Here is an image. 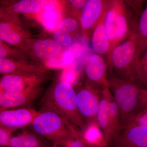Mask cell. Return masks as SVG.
Instances as JSON below:
<instances>
[{"instance_id": "cell-1", "label": "cell", "mask_w": 147, "mask_h": 147, "mask_svg": "<svg viewBox=\"0 0 147 147\" xmlns=\"http://www.w3.org/2000/svg\"><path fill=\"white\" fill-rule=\"evenodd\" d=\"M109 88L119 110L122 128L147 108V90L111 74Z\"/></svg>"}, {"instance_id": "cell-2", "label": "cell", "mask_w": 147, "mask_h": 147, "mask_svg": "<svg viewBox=\"0 0 147 147\" xmlns=\"http://www.w3.org/2000/svg\"><path fill=\"white\" fill-rule=\"evenodd\" d=\"M31 125L35 132L55 146L69 142L79 130L57 111L44 106Z\"/></svg>"}, {"instance_id": "cell-3", "label": "cell", "mask_w": 147, "mask_h": 147, "mask_svg": "<svg viewBox=\"0 0 147 147\" xmlns=\"http://www.w3.org/2000/svg\"><path fill=\"white\" fill-rule=\"evenodd\" d=\"M137 26L128 37L114 48L107 61L111 74L117 78L136 82L140 57Z\"/></svg>"}, {"instance_id": "cell-4", "label": "cell", "mask_w": 147, "mask_h": 147, "mask_svg": "<svg viewBox=\"0 0 147 147\" xmlns=\"http://www.w3.org/2000/svg\"><path fill=\"white\" fill-rule=\"evenodd\" d=\"M43 106L52 108L82 131L86 126L78 110L76 91L71 84L61 81L46 92Z\"/></svg>"}, {"instance_id": "cell-5", "label": "cell", "mask_w": 147, "mask_h": 147, "mask_svg": "<svg viewBox=\"0 0 147 147\" xmlns=\"http://www.w3.org/2000/svg\"><path fill=\"white\" fill-rule=\"evenodd\" d=\"M127 5L125 0L106 1L105 26L110 43L107 61L114 48L126 39L134 30L130 28Z\"/></svg>"}, {"instance_id": "cell-6", "label": "cell", "mask_w": 147, "mask_h": 147, "mask_svg": "<svg viewBox=\"0 0 147 147\" xmlns=\"http://www.w3.org/2000/svg\"><path fill=\"white\" fill-rule=\"evenodd\" d=\"M102 90L88 84L76 91L78 110L86 126L97 123L96 115Z\"/></svg>"}, {"instance_id": "cell-7", "label": "cell", "mask_w": 147, "mask_h": 147, "mask_svg": "<svg viewBox=\"0 0 147 147\" xmlns=\"http://www.w3.org/2000/svg\"><path fill=\"white\" fill-rule=\"evenodd\" d=\"M42 92L40 86L19 91L0 90L1 110L28 106Z\"/></svg>"}, {"instance_id": "cell-8", "label": "cell", "mask_w": 147, "mask_h": 147, "mask_svg": "<svg viewBox=\"0 0 147 147\" xmlns=\"http://www.w3.org/2000/svg\"><path fill=\"white\" fill-rule=\"evenodd\" d=\"M39 113L30 107L1 110L0 126L16 130L31 125Z\"/></svg>"}, {"instance_id": "cell-9", "label": "cell", "mask_w": 147, "mask_h": 147, "mask_svg": "<svg viewBox=\"0 0 147 147\" xmlns=\"http://www.w3.org/2000/svg\"><path fill=\"white\" fill-rule=\"evenodd\" d=\"M123 147H147V127L127 125L121 129L110 146Z\"/></svg>"}, {"instance_id": "cell-10", "label": "cell", "mask_w": 147, "mask_h": 147, "mask_svg": "<svg viewBox=\"0 0 147 147\" xmlns=\"http://www.w3.org/2000/svg\"><path fill=\"white\" fill-rule=\"evenodd\" d=\"M108 65L102 56L94 54L90 56L85 68V74L90 84L102 90L109 86L107 74Z\"/></svg>"}, {"instance_id": "cell-11", "label": "cell", "mask_w": 147, "mask_h": 147, "mask_svg": "<svg viewBox=\"0 0 147 147\" xmlns=\"http://www.w3.org/2000/svg\"><path fill=\"white\" fill-rule=\"evenodd\" d=\"M42 78L37 74H8L0 81V90L19 91L40 86Z\"/></svg>"}, {"instance_id": "cell-12", "label": "cell", "mask_w": 147, "mask_h": 147, "mask_svg": "<svg viewBox=\"0 0 147 147\" xmlns=\"http://www.w3.org/2000/svg\"><path fill=\"white\" fill-rule=\"evenodd\" d=\"M107 0H87L82 9L81 24L83 30L94 28L105 12Z\"/></svg>"}, {"instance_id": "cell-13", "label": "cell", "mask_w": 147, "mask_h": 147, "mask_svg": "<svg viewBox=\"0 0 147 147\" xmlns=\"http://www.w3.org/2000/svg\"><path fill=\"white\" fill-rule=\"evenodd\" d=\"M109 86L105 87L102 90L96 115V121L98 126L102 130L110 145L113 139V135L109 113Z\"/></svg>"}, {"instance_id": "cell-14", "label": "cell", "mask_w": 147, "mask_h": 147, "mask_svg": "<svg viewBox=\"0 0 147 147\" xmlns=\"http://www.w3.org/2000/svg\"><path fill=\"white\" fill-rule=\"evenodd\" d=\"M105 11L94 27L92 38V47L96 54L107 57L110 43L105 26Z\"/></svg>"}, {"instance_id": "cell-15", "label": "cell", "mask_w": 147, "mask_h": 147, "mask_svg": "<svg viewBox=\"0 0 147 147\" xmlns=\"http://www.w3.org/2000/svg\"><path fill=\"white\" fill-rule=\"evenodd\" d=\"M51 144L36 132L25 130L11 137L9 147H52Z\"/></svg>"}, {"instance_id": "cell-16", "label": "cell", "mask_w": 147, "mask_h": 147, "mask_svg": "<svg viewBox=\"0 0 147 147\" xmlns=\"http://www.w3.org/2000/svg\"><path fill=\"white\" fill-rule=\"evenodd\" d=\"M79 133L88 147H108L110 146L97 123L87 125L84 130L79 131Z\"/></svg>"}, {"instance_id": "cell-17", "label": "cell", "mask_w": 147, "mask_h": 147, "mask_svg": "<svg viewBox=\"0 0 147 147\" xmlns=\"http://www.w3.org/2000/svg\"><path fill=\"white\" fill-rule=\"evenodd\" d=\"M33 49L37 57L41 59H49L59 54L61 47L55 40L45 39L36 41Z\"/></svg>"}, {"instance_id": "cell-18", "label": "cell", "mask_w": 147, "mask_h": 147, "mask_svg": "<svg viewBox=\"0 0 147 147\" xmlns=\"http://www.w3.org/2000/svg\"><path fill=\"white\" fill-rule=\"evenodd\" d=\"M76 59V56L70 47L67 50L49 59L45 64L49 68L65 69L74 63Z\"/></svg>"}, {"instance_id": "cell-19", "label": "cell", "mask_w": 147, "mask_h": 147, "mask_svg": "<svg viewBox=\"0 0 147 147\" xmlns=\"http://www.w3.org/2000/svg\"><path fill=\"white\" fill-rule=\"evenodd\" d=\"M137 32L139 38V55L141 58L147 49V5L137 23Z\"/></svg>"}, {"instance_id": "cell-20", "label": "cell", "mask_w": 147, "mask_h": 147, "mask_svg": "<svg viewBox=\"0 0 147 147\" xmlns=\"http://www.w3.org/2000/svg\"><path fill=\"white\" fill-rule=\"evenodd\" d=\"M61 11L59 10H42L40 12V21L47 30H57L61 22Z\"/></svg>"}, {"instance_id": "cell-21", "label": "cell", "mask_w": 147, "mask_h": 147, "mask_svg": "<svg viewBox=\"0 0 147 147\" xmlns=\"http://www.w3.org/2000/svg\"><path fill=\"white\" fill-rule=\"evenodd\" d=\"M11 10L15 13H38L42 9L32 0H20L12 6Z\"/></svg>"}, {"instance_id": "cell-22", "label": "cell", "mask_w": 147, "mask_h": 147, "mask_svg": "<svg viewBox=\"0 0 147 147\" xmlns=\"http://www.w3.org/2000/svg\"><path fill=\"white\" fill-rule=\"evenodd\" d=\"M136 82L147 90V49L140 58L137 66Z\"/></svg>"}, {"instance_id": "cell-23", "label": "cell", "mask_w": 147, "mask_h": 147, "mask_svg": "<svg viewBox=\"0 0 147 147\" xmlns=\"http://www.w3.org/2000/svg\"><path fill=\"white\" fill-rule=\"evenodd\" d=\"M0 38L11 44H16L20 41L19 35L14 31L7 23H1L0 25Z\"/></svg>"}, {"instance_id": "cell-24", "label": "cell", "mask_w": 147, "mask_h": 147, "mask_svg": "<svg viewBox=\"0 0 147 147\" xmlns=\"http://www.w3.org/2000/svg\"><path fill=\"white\" fill-rule=\"evenodd\" d=\"M78 76V70L76 68L75 62L68 67L64 69L61 77V81L72 84L77 79Z\"/></svg>"}, {"instance_id": "cell-25", "label": "cell", "mask_w": 147, "mask_h": 147, "mask_svg": "<svg viewBox=\"0 0 147 147\" xmlns=\"http://www.w3.org/2000/svg\"><path fill=\"white\" fill-rule=\"evenodd\" d=\"M43 10H61L62 3L61 0H32Z\"/></svg>"}, {"instance_id": "cell-26", "label": "cell", "mask_w": 147, "mask_h": 147, "mask_svg": "<svg viewBox=\"0 0 147 147\" xmlns=\"http://www.w3.org/2000/svg\"><path fill=\"white\" fill-rule=\"evenodd\" d=\"M54 40L61 45L64 46L70 45L72 42V39L69 33L61 30L57 29L53 35Z\"/></svg>"}, {"instance_id": "cell-27", "label": "cell", "mask_w": 147, "mask_h": 147, "mask_svg": "<svg viewBox=\"0 0 147 147\" xmlns=\"http://www.w3.org/2000/svg\"><path fill=\"white\" fill-rule=\"evenodd\" d=\"M78 26L77 21L74 18H67L61 21L57 29L69 33L76 30Z\"/></svg>"}, {"instance_id": "cell-28", "label": "cell", "mask_w": 147, "mask_h": 147, "mask_svg": "<svg viewBox=\"0 0 147 147\" xmlns=\"http://www.w3.org/2000/svg\"><path fill=\"white\" fill-rule=\"evenodd\" d=\"M16 129L0 126V145L2 147L9 146L11 134Z\"/></svg>"}, {"instance_id": "cell-29", "label": "cell", "mask_w": 147, "mask_h": 147, "mask_svg": "<svg viewBox=\"0 0 147 147\" xmlns=\"http://www.w3.org/2000/svg\"><path fill=\"white\" fill-rule=\"evenodd\" d=\"M15 69L14 62L4 58L0 59V72L4 74H13Z\"/></svg>"}, {"instance_id": "cell-30", "label": "cell", "mask_w": 147, "mask_h": 147, "mask_svg": "<svg viewBox=\"0 0 147 147\" xmlns=\"http://www.w3.org/2000/svg\"><path fill=\"white\" fill-rule=\"evenodd\" d=\"M128 125L147 127V108L140 113L127 125Z\"/></svg>"}, {"instance_id": "cell-31", "label": "cell", "mask_w": 147, "mask_h": 147, "mask_svg": "<svg viewBox=\"0 0 147 147\" xmlns=\"http://www.w3.org/2000/svg\"><path fill=\"white\" fill-rule=\"evenodd\" d=\"M57 146L61 147H88L80 137L79 130L70 141L63 145Z\"/></svg>"}, {"instance_id": "cell-32", "label": "cell", "mask_w": 147, "mask_h": 147, "mask_svg": "<svg viewBox=\"0 0 147 147\" xmlns=\"http://www.w3.org/2000/svg\"><path fill=\"white\" fill-rule=\"evenodd\" d=\"M146 0H125L127 5L130 6L134 10L137 17V14L142 8L144 2Z\"/></svg>"}, {"instance_id": "cell-33", "label": "cell", "mask_w": 147, "mask_h": 147, "mask_svg": "<svg viewBox=\"0 0 147 147\" xmlns=\"http://www.w3.org/2000/svg\"><path fill=\"white\" fill-rule=\"evenodd\" d=\"M87 0H69L70 5L76 10L82 9Z\"/></svg>"}, {"instance_id": "cell-34", "label": "cell", "mask_w": 147, "mask_h": 147, "mask_svg": "<svg viewBox=\"0 0 147 147\" xmlns=\"http://www.w3.org/2000/svg\"><path fill=\"white\" fill-rule=\"evenodd\" d=\"M7 54L6 50L3 46L1 45V49H0V57L1 58H3L5 57Z\"/></svg>"}, {"instance_id": "cell-35", "label": "cell", "mask_w": 147, "mask_h": 147, "mask_svg": "<svg viewBox=\"0 0 147 147\" xmlns=\"http://www.w3.org/2000/svg\"><path fill=\"white\" fill-rule=\"evenodd\" d=\"M123 147L121 146H113V145H111V146H109V147Z\"/></svg>"}, {"instance_id": "cell-36", "label": "cell", "mask_w": 147, "mask_h": 147, "mask_svg": "<svg viewBox=\"0 0 147 147\" xmlns=\"http://www.w3.org/2000/svg\"></svg>"}]
</instances>
